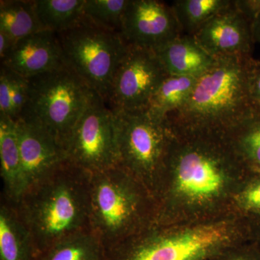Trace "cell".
Segmentation results:
<instances>
[{
  "label": "cell",
  "instance_id": "6da1fadb",
  "mask_svg": "<svg viewBox=\"0 0 260 260\" xmlns=\"http://www.w3.org/2000/svg\"><path fill=\"white\" fill-rule=\"evenodd\" d=\"M171 133L154 192L155 225L194 223L234 213L233 202L250 169L229 135Z\"/></svg>",
  "mask_w": 260,
  "mask_h": 260
},
{
  "label": "cell",
  "instance_id": "7a4b0ae2",
  "mask_svg": "<svg viewBox=\"0 0 260 260\" xmlns=\"http://www.w3.org/2000/svg\"><path fill=\"white\" fill-rule=\"evenodd\" d=\"M252 55L220 56L198 77L185 104L166 117L174 133L230 135L258 117L250 94Z\"/></svg>",
  "mask_w": 260,
  "mask_h": 260
},
{
  "label": "cell",
  "instance_id": "3957f363",
  "mask_svg": "<svg viewBox=\"0 0 260 260\" xmlns=\"http://www.w3.org/2000/svg\"><path fill=\"white\" fill-rule=\"evenodd\" d=\"M90 177L68 160L29 186L13 205L31 234L37 256L62 239L90 230Z\"/></svg>",
  "mask_w": 260,
  "mask_h": 260
},
{
  "label": "cell",
  "instance_id": "277c9868",
  "mask_svg": "<svg viewBox=\"0 0 260 260\" xmlns=\"http://www.w3.org/2000/svg\"><path fill=\"white\" fill-rule=\"evenodd\" d=\"M252 240V220L237 213L194 223L153 224L107 251L106 260H209Z\"/></svg>",
  "mask_w": 260,
  "mask_h": 260
},
{
  "label": "cell",
  "instance_id": "5b68a950",
  "mask_svg": "<svg viewBox=\"0 0 260 260\" xmlns=\"http://www.w3.org/2000/svg\"><path fill=\"white\" fill-rule=\"evenodd\" d=\"M156 203L146 186L119 166L91 173L90 230L106 251L155 224Z\"/></svg>",
  "mask_w": 260,
  "mask_h": 260
},
{
  "label": "cell",
  "instance_id": "8992f818",
  "mask_svg": "<svg viewBox=\"0 0 260 260\" xmlns=\"http://www.w3.org/2000/svg\"><path fill=\"white\" fill-rule=\"evenodd\" d=\"M28 80V101L19 120L47 130L64 148L95 92L67 67Z\"/></svg>",
  "mask_w": 260,
  "mask_h": 260
},
{
  "label": "cell",
  "instance_id": "52a82bcc",
  "mask_svg": "<svg viewBox=\"0 0 260 260\" xmlns=\"http://www.w3.org/2000/svg\"><path fill=\"white\" fill-rule=\"evenodd\" d=\"M56 34L65 66L108 103L113 78L128 48L120 32L99 28L82 18L73 28Z\"/></svg>",
  "mask_w": 260,
  "mask_h": 260
},
{
  "label": "cell",
  "instance_id": "ba28073f",
  "mask_svg": "<svg viewBox=\"0 0 260 260\" xmlns=\"http://www.w3.org/2000/svg\"><path fill=\"white\" fill-rule=\"evenodd\" d=\"M112 110L118 166L134 176L154 196L172 133L165 120L147 109Z\"/></svg>",
  "mask_w": 260,
  "mask_h": 260
},
{
  "label": "cell",
  "instance_id": "9c48e42d",
  "mask_svg": "<svg viewBox=\"0 0 260 260\" xmlns=\"http://www.w3.org/2000/svg\"><path fill=\"white\" fill-rule=\"evenodd\" d=\"M70 162L90 173L118 166L115 120L102 97H93L64 145Z\"/></svg>",
  "mask_w": 260,
  "mask_h": 260
},
{
  "label": "cell",
  "instance_id": "30bf717a",
  "mask_svg": "<svg viewBox=\"0 0 260 260\" xmlns=\"http://www.w3.org/2000/svg\"><path fill=\"white\" fill-rule=\"evenodd\" d=\"M168 75L155 51L128 45L113 78L107 104L116 110L147 109L153 94Z\"/></svg>",
  "mask_w": 260,
  "mask_h": 260
},
{
  "label": "cell",
  "instance_id": "8fae6325",
  "mask_svg": "<svg viewBox=\"0 0 260 260\" xmlns=\"http://www.w3.org/2000/svg\"><path fill=\"white\" fill-rule=\"evenodd\" d=\"M120 34L128 45L155 49L181 35L172 8L156 0H129Z\"/></svg>",
  "mask_w": 260,
  "mask_h": 260
},
{
  "label": "cell",
  "instance_id": "7c38bea8",
  "mask_svg": "<svg viewBox=\"0 0 260 260\" xmlns=\"http://www.w3.org/2000/svg\"><path fill=\"white\" fill-rule=\"evenodd\" d=\"M194 37L214 58L252 55L254 42L252 24L234 6L210 19Z\"/></svg>",
  "mask_w": 260,
  "mask_h": 260
},
{
  "label": "cell",
  "instance_id": "4fadbf2b",
  "mask_svg": "<svg viewBox=\"0 0 260 260\" xmlns=\"http://www.w3.org/2000/svg\"><path fill=\"white\" fill-rule=\"evenodd\" d=\"M16 126L29 187L55 172L68 159L62 145L47 130L23 120L16 121Z\"/></svg>",
  "mask_w": 260,
  "mask_h": 260
},
{
  "label": "cell",
  "instance_id": "5bb4252c",
  "mask_svg": "<svg viewBox=\"0 0 260 260\" xmlns=\"http://www.w3.org/2000/svg\"><path fill=\"white\" fill-rule=\"evenodd\" d=\"M1 65L26 79L66 67L57 34L49 30L17 41Z\"/></svg>",
  "mask_w": 260,
  "mask_h": 260
},
{
  "label": "cell",
  "instance_id": "9a60e30c",
  "mask_svg": "<svg viewBox=\"0 0 260 260\" xmlns=\"http://www.w3.org/2000/svg\"><path fill=\"white\" fill-rule=\"evenodd\" d=\"M0 162L3 200L18 203L28 189L19 147L16 121L0 116Z\"/></svg>",
  "mask_w": 260,
  "mask_h": 260
},
{
  "label": "cell",
  "instance_id": "2e32d148",
  "mask_svg": "<svg viewBox=\"0 0 260 260\" xmlns=\"http://www.w3.org/2000/svg\"><path fill=\"white\" fill-rule=\"evenodd\" d=\"M154 51L169 75L198 78L215 59L193 36L182 34Z\"/></svg>",
  "mask_w": 260,
  "mask_h": 260
},
{
  "label": "cell",
  "instance_id": "e0dca14e",
  "mask_svg": "<svg viewBox=\"0 0 260 260\" xmlns=\"http://www.w3.org/2000/svg\"><path fill=\"white\" fill-rule=\"evenodd\" d=\"M31 234L14 205L2 200L0 207V260H36Z\"/></svg>",
  "mask_w": 260,
  "mask_h": 260
},
{
  "label": "cell",
  "instance_id": "ac0fdd59",
  "mask_svg": "<svg viewBox=\"0 0 260 260\" xmlns=\"http://www.w3.org/2000/svg\"><path fill=\"white\" fill-rule=\"evenodd\" d=\"M107 251L93 231L79 233L53 244L36 260H106Z\"/></svg>",
  "mask_w": 260,
  "mask_h": 260
},
{
  "label": "cell",
  "instance_id": "d6986e66",
  "mask_svg": "<svg viewBox=\"0 0 260 260\" xmlns=\"http://www.w3.org/2000/svg\"><path fill=\"white\" fill-rule=\"evenodd\" d=\"M43 30L36 13L34 1L2 0L0 31L15 42Z\"/></svg>",
  "mask_w": 260,
  "mask_h": 260
},
{
  "label": "cell",
  "instance_id": "ffe728a7",
  "mask_svg": "<svg viewBox=\"0 0 260 260\" xmlns=\"http://www.w3.org/2000/svg\"><path fill=\"white\" fill-rule=\"evenodd\" d=\"M233 5V0H177L171 7L182 35L194 36L207 22Z\"/></svg>",
  "mask_w": 260,
  "mask_h": 260
},
{
  "label": "cell",
  "instance_id": "44dd1931",
  "mask_svg": "<svg viewBox=\"0 0 260 260\" xmlns=\"http://www.w3.org/2000/svg\"><path fill=\"white\" fill-rule=\"evenodd\" d=\"M198 78L168 75L153 94L147 109L155 117L165 120L170 113L182 107L192 91Z\"/></svg>",
  "mask_w": 260,
  "mask_h": 260
},
{
  "label": "cell",
  "instance_id": "7402d4cb",
  "mask_svg": "<svg viewBox=\"0 0 260 260\" xmlns=\"http://www.w3.org/2000/svg\"><path fill=\"white\" fill-rule=\"evenodd\" d=\"M84 3L85 0H35L34 6L43 30L59 32L82 20Z\"/></svg>",
  "mask_w": 260,
  "mask_h": 260
},
{
  "label": "cell",
  "instance_id": "603a6c76",
  "mask_svg": "<svg viewBox=\"0 0 260 260\" xmlns=\"http://www.w3.org/2000/svg\"><path fill=\"white\" fill-rule=\"evenodd\" d=\"M28 80L1 65L0 116L19 120L28 101Z\"/></svg>",
  "mask_w": 260,
  "mask_h": 260
},
{
  "label": "cell",
  "instance_id": "cb8c5ba5",
  "mask_svg": "<svg viewBox=\"0 0 260 260\" xmlns=\"http://www.w3.org/2000/svg\"><path fill=\"white\" fill-rule=\"evenodd\" d=\"M129 0H85L83 18L95 26L120 32Z\"/></svg>",
  "mask_w": 260,
  "mask_h": 260
},
{
  "label": "cell",
  "instance_id": "d4e9b609",
  "mask_svg": "<svg viewBox=\"0 0 260 260\" xmlns=\"http://www.w3.org/2000/svg\"><path fill=\"white\" fill-rule=\"evenodd\" d=\"M229 136L248 167H260V116L247 121Z\"/></svg>",
  "mask_w": 260,
  "mask_h": 260
},
{
  "label": "cell",
  "instance_id": "484cf974",
  "mask_svg": "<svg viewBox=\"0 0 260 260\" xmlns=\"http://www.w3.org/2000/svg\"><path fill=\"white\" fill-rule=\"evenodd\" d=\"M233 213L251 220H260V175L251 169L249 177L234 198Z\"/></svg>",
  "mask_w": 260,
  "mask_h": 260
},
{
  "label": "cell",
  "instance_id": "4316f807",
  "mask_svg": "<svg viewBox=\"0 0 260 260\" xmlns=\"http://www.w3.org/2000/svg\"><path fill=\"white\" fill-rule=\"evenodd\" d=\"M209 260H260V253L253 242L228 248Z\"/></svg>",
  "mask_w": 260,
  "mask_h": 260
},
{
  "label": "cell",
  "instance_id": "83f0119b",
  "mask_svg": "<svg viewBox=\"0 0 260 260\" xmlns=\"http://www.w3.org/2000/svg\"><path fill=\"white\" fill-rule=\"evenodd\" d=\"M234 8L254 24L260 14V0H233Z\"/></svg>",
  "mask_w": 260,
  "mask_h": 260
},
{
  "label": "cell",
  "instance_id": "f1b7e54d",
  "mask_svg": "<svg viewBox=\"0 0 260 260\" xmlns=\"http://www.w3.org/2000/svg\"><path fill=\"white\" fill-rule=\"evenodd\" d=\"M249 88L251 100L260 114V59H254L251 68Z\"/></svg>",
  "mask_w": 260,
  "mask_h": 260
},
{
  "label": "cell",
  "instance_id": "f546056e",
  "mask_svg": "<svg viewBox=\"0 0 260 260\" xmlns=\"http://www.w3.org/2000/svg\"><path fill=\"white\" fill-rule=\"evenodd\" d=\"M15 43L16 42L9 36L0 31V60L3 61L8 56L14 47Z\"/></svg>",
  "mask_w": 260,
  "mask_h": 260
},
{
  "label": "cell",
  "instance_id": "4dcf8cb0",
  "mask_svg": "<svg viewBox=\"0 0 260 260\" xmlns=\"http://www.w3.org/2000/svg\"><path fill=\"white\" fill-rule=\"evenodd\" d=\"M260 253V220H252V240Z\"/></svg>",
  "mask_w": 260,
  "mask_h": 260
},
{
  "label": "cell",
  "instance_id": "1f68e13d",
  "mask_svg": "<svg viewBox=\"0 0 260 260\" xmlns=\"http://www.w3.org/2000/svg\"><path fill=\"white\" fill-rule=\"evenodd\" d=\"M253 36H254V42L260 44V14L256 19V21L253 24Z\"/></svg>",
  "mask_w": 260,
  "mask_h": 260
},
{
  "label": "cell",
  "instance_id": "d6a6232c",
  "mask_svg": "<svg viewBox=\"0 0 260 260\" xmlns=\"http://www.w3.org/2000/svg\"><path fill=\"white\" fill-rule=\"evenodd\" d=\"M249 169H251L253 172L256 173V174H259L260 175V167H249Z\"/></svg>",
  "mask_w": 260,
  "mask_h": 260
}]
</instances>
